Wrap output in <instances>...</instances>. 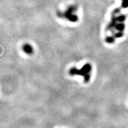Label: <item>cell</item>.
I'll return each instance as SVG.
<instances>
[{
  "label": "cell",
  "mask_w": 128,
  "mask_h": 128,
  "mask_svg": "<svg viewBox=\"0 0 128 128\" xmlns=\"http://www.w3.org/2000/svg\"><path fill=\"white\" fill-rule=\"evenodd\" d=\"M92 65L89 64H85L81 70H78L76 68H71L70 70L69 74L70 76L78 75L84 77V82H88L91 79V71H92Z\"/></svg>",
  "instance_id": "6da1fadb"
},
{
  "label": "cell",
  "mask_w": 128,
  "mask_h": 128,
  "mask_svg": "<svg viewBox=\"0 0 128 128\" xmlns=\"http://www.w3.org/2000/svg\"><path fill=\"white\" fill-rule=\"evenodd\" d=\"M76 6H71L64 13H60V12H58V16L60 17H65L70 22H76L78 20V17L76 15L74 14V12H76Z\"/></svg>",
  "instance_id": "7a4b0ae2"
},
{
  "label": "cell",
  "mask_w": 128,
  "mask_h": 128,
  "mask_svg": "<svg viewBox=\"0 0 128 128\" xmlns=\"http://www.w3.org/2000/svg\"><path fill=\"white\" fill-rule=\"evenodd\" d=\"M23 52L25 53V54H28V55H32L33 53V48H32V46L29 44H25L24 45H23Z\"/></svg>",
  "instance_id": "3957f363"
},
{
  "label": "cell",
  "mask_w": 128,
  "mask_h": 128,
  "mask_svg": "<svg viewBox=\"0 0 128 128\" xmlns=\"http://www.w3.org/2000/svg\"><path fill=\"white\" fill-rule=\"evenodd\" d=\"M114 28L116 30H118L119 32H123V31H124V28H125V25L124 23H120L119 22V23L116 24Z\"/></svg>",
  "instance_id": "277c9868"
},
{
  "label": "cell",
  "mask_w": 128,
  "mask_h": 128,
  "mask_svg": "<svg viewBox=\"0 0 128 128\" xmlns=\"http://www.w3.org/2000/svg\"><path fill=\"white\" fill-rule=\"evenodd\" d=\"M126 16L124 15V14H120V15L118 16L117 17V20L120 23H124V22L126 20Z\"/></svg>",
  "instance_id": "5b68a950"
},
{
  "label": "cell",
  "mask_w": 128,
  "mask_h": 128,
  "mask_svg": "<svg viewBox=\"0 0 128 128\" xmlns=\"http://www.w3.org/2000/svg\"><path fill=\"white\" fill-rule=\"evenodd\" d=\"M114 39L115 38L113 36H108L107 37L106 39V41L108 43V44H111V43L114 42Z\"/></svg>",
  "instance_id": "8992f818"
},
{
  "label": "cell",
  "mask_w": 128,
  "mask_h": 128,
  "mask_svg": "<svg viewBox=\"0 0 128 128\" xmlns=\"http://www.w3.org/2000/svg\"><path fill=\"white\" fill-rule=\"evenodd\" d=\"M122 7L126 8L128 7V0H123L122 3Z\"/></svg>",
  "instance_id": "52a82bcc"
},
{
  "label": "cell",
  "mask_w": 128,
  "mask_h": 128,
  "mask_svg": "<svg viewBox=\"0 0 128 128\" xmlns=\"http://www.w3.org/2000/svg\"><path fill=\"white\" fill-rule=\"evenodd\" d=\"M120 11H121V10H120V8H118L114 9V10L113 11V12H112V16H116V14H118L119 13H120Z\"/></svg>",
  "instance_id": "ba28073f"
}]
</instances>
